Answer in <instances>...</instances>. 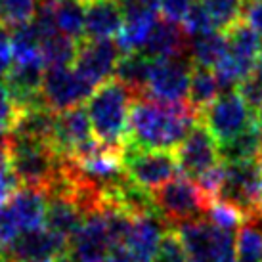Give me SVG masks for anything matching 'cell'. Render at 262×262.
<instances>
[{
    "label": "cell",
    "mask_w": 262,
    "mask_h": 262,
    "mask_svg": "<svg viewBox=\"0 0 262 262\" xmlns=\"http://www.w3.org/2000/svg\"><path fill=\"white\" fill-rule=\"evenodd\" d=\"M235 262H262V214L247 219L237 230Z\"/></svg>",
    "instance_id": "28"
},
{
    "label": "cell",
    "mask_w": 262,
    "mask_h": 262,
    "mask_svg": "<svg viewBox=\"0 0 262 262\" xmlns=\"http://www.w3.org/2000/svg\"><path fill=\"white\" fill-rule=\"evenodd\" d=\"M123 52L113 38H80L77 58H75V71H79L92 86H100L111 79L115 67Z\"/></svg>",
    "instance_id": "11"
},
{
    "label": "cell",
    "mask_w": 262,
    "mask_h": 262,
    "mask_svg": "<svg viewBox=\"0 0 262 262\" xmlns=\"http://www.w3.org/2000/svg\"><path fill=\"white\" fill-rule=\"evenodd\" d=\"M191 67H193L191 56L153 59L147 90L144 96L161 102H184V98L189 94Z\"/></svg>",
    "instance_id": "10"
},
{
    "label": "cell",
    "mask_w": 262,
    "mask_h": 262,
    "mask_svg": "<svg viewBox=\"0 0 262 262\" xmlns=\"http://www.w3.org/2000/svg\"><path fill=\"white\" fill-rule=\"evenodd\" d=\"M67 249L69 241L42 226L37 230L19 232L2 255L10 262H40L54 260Z\"/></svg>",
    "instance_id": "13"
},
{
    "label": "cell",
    "mask_w": 262,
    "mask_h": 262,
    "mask_svg": "<svg viewBox=\"0 0 262 262\" xmlns=\"http://www.w3.org/2000/svg\"><path fill=\"white\" fill-rule=\"evenodd\" d=\"M40 262H52V260H40Z\"/></svg>",
    "instance_id": "52"
},
{
    "label": "cell",
    "mask_w": 262,
    "mask_h": 262,
    "mask_svg": "<svg viewBox=\"0 0 262 262\" xmlns=\"http://www.w3.org/2000/svg\"><path fill=\"white\" fill-rule=\"evenodd\" d=\"M21 182L15 174V170L10 165L8 159V149L0 153V209H4L10 199L21 189Z\"/></svg>",
    "instance_id": "34"
},
{
    "label": "cell",
    "mask_w": 262,
    "mask_h": 262,
    "mask_svg": "<svg viewBox=\"0 0 262 262\" xmlns=\"http://www.w3.org/2000/svg\"><path fill=\"white\" fill-rule=\"evenodd\" d=\"M203 4L207 6L212 23L219 31H226L241 19L243 0H203Z\"/></svg>",
    "instance_id": "31"
},
{
    "label": "cell",
    "mask_w": 262,
    "mask_h": 262,
    "mask_svg": "<svg viewBox=\"0 0 262 262\" xmlns=\"http://www.w3.org/2000/svg\"><path fill=\"white\" fill-rule=\"evenodd\" d=\"M103 262H136V258L130 255V251L124 245H117L110 251V255L105 256Z\"/></svg>",
    "instance_id": "43"
},
{
    "label": "cell",
    "mask_w": 262,
    "mask_h": 262,
    "mask_svg": "<svg viewBox=\"0 0 262 262\" xmlns=\"http://www.w3.org/2000/svg\"><path fill=\"white\" fill-rule=\"evenodd\" d=\"M37 14V0H4V17L2 23L8 29L33 21Z\"/></svg>",
    "instance_id": "33"
},
{
    "label": "cell",
    "mask_w": 262,
    "mask_h": 262,
    "mask_svg": "<svg viewBox=\"0 0 262 262\" xmlns=\"http://www.w3.org/2000/svg\"><path fill=\"white\" fill-rule=\"evenodd\" d=\"M195 0H161V12L172 21H182Z\"/></svg>",
    "instance_id": "42"
},
{
    "label": "cell",
    "mask_w": 262,
    "mask_h": 262,
    "mask_svg": "<svg viewBox=\"0 0 262 262\" xmlns=\"http://www.w3.org/2000/svg\"><path fill=\"white\" fill-rule=\"evenodd\" d=\"M153 59L146 56L142 50L126 52L117 61L113 79L123 82L126 88H130L134 94L142 98L147 90V80L151 73Z\"/></svg>",
    "instance_id": "21"
},
{
    "label": "cell",
    "mask_w": 262,
    "mask_h": 262,
    "mask_svg": "<svg viewBox=\"0 0 262 262\" xmlns=\"http://www.w3.org/2000/svg\"><path fill=\"white\" fill-rule=\"evenodd\" d=\"M260 214H262V203H260Z\"/></svg>",
    "instance_id": "53"
},
{
    "label": "cell",
    "mask_w": 262,
    "mask_h": 262,
    "mask_svg": "<svg viewBox=\"0 0 262 262\" xmlns=\"http://www.w3.org/2000/svg\"><path fill=\"white\" fill-rule=\"evenodd\" d=\"M224 178H226V163L220 161V163H216L214 167L209 168L207 172H203L195 180L199 184V188L205 191V195L209 197L211 201H216L220 191H222V186H224Z\"/></svg>",
    "instance_id": "36"
},
{
    "label": "cell",
    "mask_w": 262,
    "mask_h": 262,
    "mask_svg": "<svg viewBox=\"0 0 262 262\" xmlns=\"http://www.w3.org/2000/svg\"><path fill=\"white\" fill-rule=\"evenodd\" d=\"M124 25V12L121 0H86L84 37L113 38Z\"/></svg>",
    "instance_id": "18"
},
{
    "label": "cell",
    "mask_w": 262,
    "mask_h": 262,
    "mask_svg": "<svg viewBox=\"0 0 262 262\" xmlns=\"http://www.w3.org/2000/svg\"><path fill=\"white\" fill-rule=\"evenodd\" d=\"M46 207H48L46 193L35 188H21L6 205L19 232L42 228L46 220Z\"/></svg>",
    "instance_id": "19"
},
{
    "label": "cell",
    "mask_w": 262,
    "mask_h": 262,
    "mask_svg": "<svg viewBox=\"0 0 262 262\" xmlns=\"http://www.w3.org/2000/svg\"><path fill=\"white\" fill-rule=\"evenodd\" d=\"M153 201L161 216L167 220L170 228L189 222V220L207 219L211 199L199 188L195 178L178 172V174L151 191Z\"/></svg>",
    "instance_id": "4"
},
{
    "label": "cell",
    "mask_w": 262,
    "mask_h": 262,
    "mask_svg": "<svg viewBox=\"0 0 262 262\" xmlns=\"http://www.w3.org/2000/svg\"><path fill=\"white\" fill-rule=\"evenodd\" d=\"M123 168L132 182L146 189H157L178 174V159L174 151H161V149H142L124 142Z\"/></svg>",
    "instance_id": "6"
},
{
    "label": "cell",
    "mask_w": 262,
    "mask_h": 262,
    "mask_svg": "<svg viewBox=\"0 0 262 262\" xmlns=\"http://www.w3.org/2000/svg\"><path fill=\"white\" fill-rule=\"evenodd\" d=\"M256 161L262 165V146H260V149H258V153H256Z\"/></svg>",
    "instance_id": "47"
},
{
    "label": "cell",
    "mask_w": 262,
    "mask_h": 262,
    "mask_svg": "<svg viewBox=\"0 0 262 262\" xmlns=\"http://www.w3.org/2000/svg\"><path fill=\"white\" fill-rule=\"evenodd\" d=\"M258 124H260V128H262V110H260V113H258Z\"/></svg>",
    "instance_id": "48"
},
{
    "label": "cell",
    "mask_w": 262,
    "mask_h": 262,
    "mask_svg": "<svg viewBox=\"0 0 262 262\" xmlns=\"http://www.w3.org/2000/svg\"><path fill=\"white\" fill-rule=\"evenodd\" d=\"M56 113H58V111L50 110L46 103H44V105H35V107L19 110L8 134L50 144L52 136H54Z\"/></svg>",
    "instance_id": "20"
},
{
    "label": "cell",
    "mask_w": 262,
    "mask_h": 262,
    "mask_svg": "<svg viewBox=\"0 0 262 262\" xmlns=\"http://www.w3.org/2000/svg\"><path fill=\"white\" fill-rule=\"evenodd\" d=\"M94 90L96 86L75 71V67H46L42 96L50 110L63 111L82 105L94 94Z\"/></svg>",
    "instance_id": "9"
},
{
    "label": "cell",
    "mask_w": 262,
    "mask_h": 262,
    "mask_svg": "<svg viewBox=\"0 0 262 262\" xmlns=\"http://www.w3.org/2000/svg\"><path fill=\"white\" fill-rule=\"evenodd\" d=\"M12 38V54L14 61L27 63V61H44L42 58V35L33 21L10 29ZM46 66V63H44Z\"/></svg>",
    "instance_id": "24"
},
{
    "label": "cell",
    "mask_w": 262,
    "mask_h": 262,
    "mask_svg": "<svg viewBox=\"0 0 262 262\" xmlns=\"http://www.w3.org/2000/svg\"><path fill=\"white\" fill-rule=\"evenodd\" d=\"M84 17H86V0H56L54 21L61 35L73 40L84 38Z\"/></svg>",
    "instance_id": "26"
},
{
    "label": "cell",
    "mask_w": 262,
    "mask_h": 262,
    "mask_svg": "<svg viewBox=\"0 0 262 262\" xmlns=\"http://www.w3.org/2000/svg\"><path fill=\"white\" fill-rule=\"evenodd\" d=\"M222 92L219 84V79L211 67L197 66L191 67V79H189V103L195 107L199 113L203 107H207L212 100H216Z\"/></svg>",
    "instance_id": "27"
},
{
    "label": "cell",
    "mask_w": 262,
    "mask_h": 262,
    "mask_svg": "<svg viewBox=\"0 0 262 262\" xmlns=\"http://www.w3.org/2000/svg\"><path fill=\"white\" fill-rule=\"evenodd\" d=\"M235 90L243 98V102L249 105V110L258 117L262 110V79H258L255 75H249L237 84Z\"/></svg>",
    "instance_id": "37"
},
{
    "label": "cell",
    "mask_w": 262,
    "mask_h": 262,
    "mask_svg": "<svg viewBox=\"0 0 262 262\" xmlns=\"http://www.w3.org/2000/svg\"><path fill=\"white\" fill-rule=\"evenodd\" d=\"M19 228L15 224V220L12 219V214L6 207L0 209V255L8 249V245L17 237Z\"/></svg>",
    "instance_id": "39"
},
{
    "label": "cell",
    "mask_w": 262,
    "mask_h": 262,
    "mask_svg": "<svg viewBox=\"0 0 262 262\" xmlns=\"http://www.w3.org/2000/svg\"><path fill=\"white\" fill-rule=\"evenodd\" d=\"M180 23H182L184 31L188 33L189 38L199 37V35H205V33H211V31L216 29L214 23H212V17H211V14H209V10H207V6L203 4V0H201V2L195 0V2L189 6L188 14L184 15V19Z\"/></svg>",
    "instance_id": "32"
},
{
    "label": "cell",
    "mask_w": 262,
    "mask_h": 262,
    "mask_svg": "<svg viewBox=\"0 0 262 262\" xmlns=\"http://www.w3.org/2000/svg\"><path fill=\"white\" fill-rule=\"evenodd\" d=\"M79 40L54 33L42 40V58L46 67H71L77 58Z\"/></svg>",
    "instance_id": "29"
},
{
    "label": "cell",
    "mask_w": 262,
    "mask_h": 262,
    "mask_svg": "<svg viewBox=\"0 0 262 262\" xmlns=\"http://www.w3.org/2000/svg\"><path fill=\"white\" fill-rule=\"evenodd\" d=\"M241 19L247 21L262 37V0H243Z\"/></svg>",
    "instance_id": "41"
},
{
    "label": "cell",
    "mask_w": 262,
    "mask_h": 262,
    "mask_svg": "<svg viewBox=\"0 0 262 262\" xmlns=\"http://www.w3.org/2000/svg\"><path fill=\"white\" fill-rule=\"evenodd\" d=\"M84 222V214L73 201L63 199V197H48V207H46V220L44 226L50 232L61 235L63 239L71 241L75 233Z\"/></svg>",
    "instance_id": "22"
},
{
    "label": "cell",
    "mask_w": 262,
    "mask_h": 262,
    "mask_svg": "<svg viewBox=\"0 0 262 262\" xmlns=\"http://www.w3.org/2000/svg\"><path fill=\"white\" fill-rule=\"evenodd\" d=\"M207 220L220 230L233 233L237 228H241V224L247 220V216L235 205L226 203V201H212L209 211H207Z\"/></svg>",
    "instance_id": "30"
},
{
    "label": "cell",
    "mask_w": 262,
    "mask_h": 262,
    "mask_svg": "<svg viewBox=\"0 0 262 262\" xmlns=\"http://www.w3.org/2000/svg\"><path fill=\"white\" fill-rule=\"evenodd\" d=\"M105 260V258H103ZM103 260H79V262H103Z\"/></svg>",
    "instance_id": "50"
},
{
    "label": "cell",
    "mask_w": 262,
    "mask_h": 262,
    "mask_svg": "<svg viewBox=\"0 0 262 262\" xmlns=\"http://www.w3.org/2000/svg\"><path fill=\"white\" fill-rule=\"evenodd\" d=\"M262 146V128L256 123L249 126L247 130L237 134L235 138L219 144L220 161L224 163H235V161L256 159V153Z\"/></svg>",
    "instance_id": "25"
},
{
    "label": "cell",
    "mask_w": 262,
    "mask_h": 262,
    "mask_svg": "<svg viewBox=\"0 0 262 262\" xmlns=\"http://www.w3.org/2000/svg\"><path fill=\"white\" fill-rule=\"evenodd\" d=\"M260 54H262V37H260Z\"/></svg>",
    "instance_id": "51"
},
{
    "label": "cell",
    "mask_w": 262,
    "mask_h": 262,
    "mask_svg": "<svg viewBox=\"0 0 262 262\" xmlns=\"http://www.w3.org/2000/svg\"><path fill=\"white\" fill-rule=\"evenodd\" d=\"M189 262H235V241L207 219L189 220L174 228Z\"/></svg>",
    "instance_id": "5"
},
{
    "label": "cell",
    "mask_w": 262,
    "mask_h": 262,
    "mask_svg": "<svg viewBox=\"0 0 262 262\" xmlns=\"http://www.w3.org/2000/svg\"><path fill=\"white\" fill-rule=\"evenodd\" d=\"M251 75H255V77L262 79V54L258 56V59H256V63H255V67H253V73Z\"/></svg>",
    "instance_id": "45"
},
{
    "label": "cell",
    "mask_w": 262,
    "mask_h": 262,
    "mask_svg": "<svg viewBox=\"0 0 262 262\" xmlns=\"http://www.w3.org/2000/svg\"><path fill=\"white\" fill-rule=\"evenodd\" d=\"M142 52L151 59L184 58L189 56V37L182 23L161 15L153 25L146 44L142 46Z\"/></svg>",
    "instance_id": "17"
},
{
    "label": "cell",
    "mask_w": 262,
    "mask_h": 262,
    "mask_svg": "<svg viewBox=\"0 0 262 262\" xmlns=\"http://www.w3.org/2000/svg\"><path fill=\"white\" fill-rule=\"evenodd\" d=\"M8 159L23 188L46 191L59 174L63 157L46 142L8 134Z\"/></svg>",
    "instance_id": "3"
},
{
    "label": "cell",
    "mask_w": 262,
    "mask_h": 262,
    "mask_svg": "<svg viewBox=\"0 0 262 262\" xmlns=\"http://www.w3.org/2000/svg\"><path fill=\"white\" fill-rule=\"evenodd\" d=\"M12 63H14V54H12L10 29L4 23H0V80H4Z\"/></svg>",
    "instance_id": "40"
},
{
    "label": "cell",
    "mask_w": 262,
    "mask_h": 262,
    "mask_svg": "<svg viewBox=\"0 0 262 262\" xmlns=\"http://www.w3.org/2000/svg\"><path fill=\"white\" fill-rule=\"evenodd\" d=\"M113 247L117 245L105 212L88 214L79 232L69 241V249L77 256V260H103Z\"/></svg>",
    "instance_id": "15"
},
{
    "label": "cell",
    "mask_w": 262,
    "mask_h": 262,
    "mask_svg": "<svg viewBox=\"0 0 262 262\" xmlns=\"http://www.w3.org/2000/svg\"><path fill=\"white\" fill-rule=\"evenodd\" d=\"M216 201L232 203L247 219L260 214L262 165L256 159L226 163V178Z\"/></svg>",
    "instance_id": "8"
},
{
    "label": "cell",
    "mask_w": 262,
    "mask_h": 262,
    "mask_svg": "<svg viewBox=\"0 0 262 262\" xmlns=\"http://www.w3.org/2000/svg\"><path fill=\"white\" fill-rule=\"evenodd\" d=\"M123 6H138V8H147L153 12L161 10V0H121Z\"/></svg>",
    "instance_id": "44"
},
{
    "label": "cell",
    "mask_w": 262,
    "mask_h": 262,
    "mask_svg": "<svg viewBox=\"0 0 262 262\" xmlns=\"http://www.w3.org/2000/svg\"><path fill=\"white\" fill-rule=\"evenodd\" d=\"M0 262H10V260H8V258L4 255H0Z\"/></svg>",
    "instance_id": "49"
},
{
    "label": "cell",
    "mask_w": 262,
    "mask_h": 262,
    "mask_svg": "<svg viewBox=\"0 0 262 262\" xmlns=\"http://www.w3.org/2000/svg\"><path fill=\"white\" fill-rule=\"evenodd\" d=\"M199 121L209 128L216 142L222 144L256 124L258 117L249 110V105L243 102L237 90H230L220 92L216 100L203 107L199 113Z\"/></svg>",
    "instance_id": "7"
},
{
    "label": "cell",
    "mask_w": 262,
    "mask_h": 262,
    "mask_svg": "<svg viewBox=\"0 0 262 262\" xmlns=\"http://www.w3.org/2000/svg\"><path fill=\"white\" fill-rule=\"evenodd\" d=\"M134 100H138V96L113 77L96 88L86 102L96 140L110 147L123 149Z\"/></svg>",
    "instance_id": "2"
},
{
    "label": "cell",
    "mask_w": 262,
    "mask_h": 262,
    "mask_svg": "<svg viewBox=\"0 0 262 262\" xmlns=\"http://www.w3.org/2000/svg\"><path fill=\"white\" fill-rule=\"evenodd\" d=\"M197 123L199 111L189 102H161L142 96L132 103L124 142L142 149L176 151Z\"/></svg>",
    "instance_id": "1"
},
{
    "label": "cell",
    "mask_w": 262,
    "mask_h": 262,
    "mask_svg": "<svg viewBox=\"0 0 262 262\" xmlns=\"http://www.w3.org/2000/svg\"><path fill=\"white\" fill-rule=\"evenodd\" d=\"M0 153H2V151H0Z\"/></svg>",
    "instance_id": "54"
},
{
    "label": "cell",
    "mask_w": 262,
    "mask_h": 262,
    "mask_svg": "<svg viewBox=\"0 0 262 262\" xmlns=\"http://www.w3.org/2000/svg\"><path fill=\"white\" fill-rule=\"evenodd\" d=\"M174 155L178 159L180 172L191 178H199L203 172L220 163L219 142L201 121L191 128L182 144L176 147Z\"/></svg>",
    "instance_id": "12"
},
{
    "label": "cell",
    "mask_w": 262,
    "mask_h": 262,
    "mask_svg": "<svg viewBox=\"0 0 262 262\" xmlns=\"http://www.w3.org/2000/svg\"><path fill=\"white\" fill-rule=\"evenodd\" d=\"M94 138L96 136L86 107L77 105V107L56 113V124H54V136H52L50 146L58 155L71 157L79 147L92 142Z\"/></svg>",
    "instance_id": "14"
},
{
    "label": "cell",
    "mask_w": 262,
    "mask_h": 262,
    "mask_svg": "<svg viewBox=\"0 0 262 262\" xmlns=\"http://www.w3.org/2000/svg\"><path fill=\"white\" fill-rule=\"evenodd\" d=\"M2 17H4V0H0V23H2Z\"/></svg>",
    "instance_id": "46"
},
{
    "label": "cell",
    "mask_w": 262,
    "mask_h": 262,
    "mask_svg": "<svg viewBox=\"0 0 262 262\" xmlns=\"http://www.w3.org/2000/svg\"><path fill=\"white\" fill-rule=\"evenodd\" d=\"M226 54H228V37L224 31L214 29L211 33L189 38V56L197 66L214 69Z\"/></svg>",
    "instance_id": "23"
},
{
    "label": "cell",
    "mask_w": 262,
    "mask_h": 262,
    "mask_svg": "<svg viewBox=\"0 0 262 262\" xmlns=\"http://www.w3.org/2000/svg\"><path fill=\"white\" fill-rule=\"evenodd\" d=\"M168 230H170V226L161 216L159 211L136 216V219H132V226L128 230L126 241H124V247L130 251V255L136 258V262H155L163 235Z\"/></svg>",
    "instance_id": "16"
},
{
    "label": "cell",
    "mask_w": 262,
    "mask_h": 262,
    "mask_svg": "<svg viewBox=\"0 0 262 262\" xmlns=\"http://www.w3.org/2000/svg\"><path fill=\"white\" fill-rule=\"evenodd\" d=\"M155 262H189L188 253L184 249L182 241L178 237L174 228H170L161 241L159 253L155 256Z\"/></svg>",
    "instance_id": "35"
},
{
    "label": "cell",
    "mask_w": 262,
    "mask_h": 262,
    "mask_svg": "<svg viewBox=\"0 0 262 262\" xmlns=\"http://www.w3.org/2000/svg\"><path fill=\"white\" fill-rule=\"evenodd\" d=\"M17 105L12 100V94L8 90L6 82L0 80V132H10L12 124H14L15 117H17Z\"/></svg>",
    "instance_id": "38"
}]
</instances>
